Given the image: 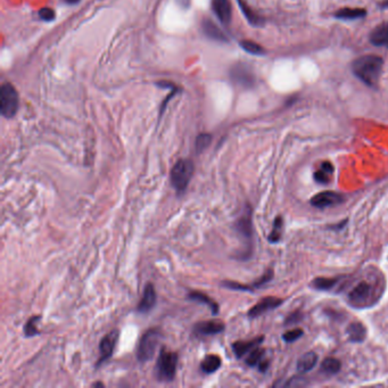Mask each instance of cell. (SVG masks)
<instances>
[{
	"instance_id": "cell-4",
	"label": "cell",
	"mask_w": 388,
	"mask_h": 388,
	"mask_svg": "<svg viewBox=\"0 0 388 388\" xmlns=\"http://www.w3.org/2000/svg\"><path fill=\"white\" fill-rule=\"evenodd\" d=\"M161 340V332L159 329H149L144 334V336L140 340V343L137 349V357L140 362H146L149 361L155 354V349L157 347V344Z\"/></svg>"
},
{
	"instance_id": "cell-20",
	"label": "cell",
	"mask_w": 388,
	"mask_h": 388,
	"mask_svg": "<svg viewBox=\"0 0 388 388\" xmlns=\"http://www.w3.org/2000/svg\"><path fill=\"white\" fill-rule=\"evenodd\" d=\"M188 298L192 299V300H195V302L201 303V304H206V305H208V307H210V309H211L212 313L214 314V315H216V314L219 313L220 309H219L218 304H216L214 300L208 297V296L203 294V292H200V291H190L189 294H188Z\"/></svg>"
},
{
	"instance_id": "cell-35",
	"label": "cell",
	"mask_w": 388,
	"mask_h": 388,
	"mask_svg": "<svg viewBox=\"0 0 388 388\" xmlns=\"http://www.w3.org/2000/svg\"><path fill=\"white\" fill-rule=\"evenodd\" d=\"M320 169L329 174L334 172V166H333L332 163H329V162H323L320 166Z\"/></svg>"
},
{
	"instance_id": "cell-1",
	"label": "cell",
	"mask_w": 388,
	"mask_h": 388,
	"mask_svg": "<svg viewBox=\"0 0 388 388\" xmlns=\"http://www.w3.org/2000/svg\"><path fill=\"white\" fill-rule=\"evenodd\" d=\"M383 65L384 62L379 56L364 55L353 62L352 71L367 86L374 87L382 74Z\"/></svg>"
},
{
	"instance_id": "cell-30",
	"label": "cell",
	"mask_w": 388,
	"mask_h": 388,
	"mask_svg": "<svg viewBox=\"0 0 388 388\" xmlns=\"http://www.w3.org/2000/svg\"><path fill=\"white\" fill-rule=\"evenodd\" d=\"M241 46L244 50L249 52V54H253V55H263L264 54L263 48H262L260 45L254 43V41L244 40L241 43Z\"/></svg>"
},
{
	"instance_id": "cell-39",
	"label": "cell",
	"mask_w": 388,
	"mask_h": 388,
	"mask_svg": "<svg viewBox=\"0 0 388 388\" xmlns=\"http://www.w3.org/2000/svg\"><path fill=\"white\" fill-rule=\"evenodd\" d=\"M65 1H66V3H68V5H73V3L79 2L80 0H65Z\"/></svg>"
},
{
	"instance_id": "cell-8",
	"label": "cell",
	"mask_w": 388,
	"mask_h": 388,
	"mask_svg": "<svg viewBox=\"0 0 388 388\" xmlns=\"http://www.w3.org/2000/svg\"><path fill=\"white\" fill-rule=\"evenodd\" d=\"M344 201V197L335 192H322L311 198V205L317 208H327L336 206Z\"/></svg>"
},
{
	"instance_id": "cell-11",
	"label": "cell",
	"mask_w": 388,
	"mask_h": 388,
	"mask_svg": "<svg viewBox=\"0 0 388 388\" xmlns=\"http://www.w3.org/2000/svg\"><path fill=\"white\" fill-rule=\"evenodd\" d=\"M155 304H156L155 287L153 284L149 283L145 286L143 298L138 304L137 310H138V312H140V313H147V312H149L151 309H153Z\"/></svg>"
},
{
	"instance_id": "cell-14",
	"label": "cell",
	"mask_w": 388,
	"mask_h": 388,
	"mask_svg": "<svg viewBox=\"0 0 388 388\" xmlns=\"http://www.w3.org/2000/svg\"><path fill=\"white\" fill-rule=\"evenodd\" d=\"M231 78L235 80V82L239 83V85L249 87L253 85L254 77L248 68L242 65L235 66L234 70L231 71Z\"/></svg>"
},
{
	"instance_id": "cell-32",
	"label": "cell",
	"mask_w": 388,
	"mask_h": 388,
	"mask_svg": "<svg viewBox=\"0 0 388 388\" xmlns=\"http://www.w3.org/2000/svg\"><path fill=\"white\" fill-rule=\"evenodd\" d=\"M272 278H273V271L271 269H269L268 271H266L264 275L256 281V283L253 284V288H260L262 286H264L265 284H268L269 281H271Z\"/></svg>"
},
{
	"instance_id": "cell-15",
	"label": "cell",
	"mask_w": 388,
	"mask_h": 388,
	"mask_svg": "<svg viewBox=\"0 0 388 388\" xmlns=\"http://www.w3.org/2000/svg\"><path fill=\"white\" fill-rule=\"evenodd\" d=\"M370 41L377 47H388V22L376 26L370 34Z\"/></svg>"
},
{
	"instance_id": "cell-24",
	"label": "cell",
	"mask_w": 388,
	"mask_h": 388,
	"mask_svg": "<svg viewBox=\"0 0 388 388\" xmlns=\"http://www.w3.org/2000/svg\"><path fill=\"white\" fill-rule=\"evenodd\" d=\"M283 227H284V220L281 216H277L273 222V227L271 233H270L268 241L272 244H276L281 239V234H283Z\"/></svg>"
},
{
	"instance_id": "cell-16",
	"label": "cell",
	"mask_w": 388,
	"mask_h": 388,
	"mask_svg": "<svg viewBox=\"0 0 388 388\" xmlns=\"http://www.w3.org/2000/svg\"><path fill=\"white\" fill-rule=\"evenodd\" d=\"M203 31L210 39L221 41V43H227L228 41L226 33H224L215 23H213L210 20H205L203 22Z\"/></svg>"
},
{
	"instance_id": "cell-22",
	"label": "cell",
	"mask_w": 388,
	"mask_h": 388,
	"mask_svg": "<svg viewBox=\"0 0 388 388\" xmlns=\"http://www.w3.org/2000/svg\"><path fill=\"white\" fill-rule=\"evenodd\" d=\"M367 15L366 9L362 8H343L335 14V16L340 20H355V18L364 17Z\"/></svg>"
},
{
	"instance_id": "cell-40",
	"label": "cell",
	"mask_w": 388,
	"mask_h": 388,
	"mask_svg": "<svg viewBox=\"0 0 388 388\" xmlns=\"http://www.w3.org/2000/svg\"><path fill=\"white\" fill-rule=\"evenodd\" d=\"M93 386H94V387H96V386H104V384H102V383H95V384H93Z\"/></svg>"
},
{
	"instance_id": "cell-6",
	"label": "cell",
	"mask_w": 388,
	"mask_h": 388,
	"mask_svg": "<svg viewBox=\"0 0 388 388\" xmlns=\"http://www.w3.org/2000/svg\"><path fill=\"white\" fill-rule=\"evenodd\" d=\"M236 231L242 238V241L247 246L248 253H252V245H253V226H252V211L247 206L242 215L237 220L235 224Z\"/></svg>"
},
{
	"instance_id": "cell-18",
	"label": "cell",
	"mask_w": 388,
	"mask_h": 388,
	"mask_svg": "<svg viewBox=\"0 0 388 388\" xmlns=\"http://www.w3.org/2000/svg\"><path fill=\"white\" fill-rule=\"evenodd\" d=\"M346 333L348 335L349 340L353 341V343H361V341L366 340L367 336L366 327L360 322H354L352 323V325H349Z\"/></svg>"
},
{
	"instance_id": "cell-33",
	"label": "cell",
	"mask_w": 388,
	"mask_h": 388,
	"mask_svg": "<svg viewBox=\"0 0 388 388\" xmlns=\"http://www.w3.org/2000/svg\"><path fill=\"white\" fill-rule=\"evenodd\" d=\"M39 17L43 21L50 22L55 18V11L51 8H43L39 11Z\"/></svg>"
},
{
	"instance_id": "cell-19",
	"label": "cell",
	"mask_w": 388,
	"mask_h": 388,
	"mask_svg": "<svg viewBox=\"0 0 388 388\" xmlns=\"http://www.w3.org/2000/svg\"><path fill=\"white\" fill-rule=\"evenodd\" d=\"M318 355L314 352H309L306 354L302 355L297 361V370L300 374H305V372L311 371L317 364Z\"/></svg>"
},
{
	"instance_id": "cell-13",
	"label": "cell",
	"mask_w": 388,
	"mask_h": 388,
	"mask_svg": "<svg viewBox=\"0 0 388 388\" xmlns=\"http://www.w3.org/2000/svg\"><path fill=\"white\" fill-rule=\"evenodd\" d=\"M264 337L261 336V337H257V338H254L252 340H247V341H236V343L233 344V349H234V353L235 355L238 357V359H241L244 355H246L247 353H249L250 351H253L254 348L257 347V346H260V344L263 341Z\"/></svg>"
},
{
	"instance_id": "cell-38",
	"label": "cell",
	"mask_w": 388,
	"mask_h": 388,
	"mask_svg": "<svg viewBox=\"0 0 388 388\" xmlns=\"http://www.w3.org/2000/svg\"><path fill=\"white\" fill-rule=\"evenodd\" d=\"M297 314H298V313L291 314V318H289L288 320H287V322H288V323H291V322H297L298 320H300V318H302V317H300V314L298 315V317H296V315H297Z\"/></svg>"
},
{
	"instance_id": "cell-12",
	"label": "cell",
	"mask_w": 388,
	"mask_h": 388,
	"mask_svg": "<svg viewBox=\"0 0 388 388\" xmlns=\"http://www.w3.org/2000/svg\"><path fill=\"white\" fill-rule=\"evenodd\" d=\"M213 9L220 21L223 24H229L231 21V15H233V9H231V3L229 0H213Z\"/></svg>"
},
{
	"instance_id": "cell-7",
	"label": "cell",
	"mask_w": 388,
	"mask_h": 388,
	"mask_svg": "<svg viewBox=\"0 0 388 388\" xmlns=\"http://www.w3.org/2000/svg\"><path fill=\"white\" fill-rule=\"evenodd\" d=\"M120 337V332L119 330H113V332L108 333L105 337H102V340L99 343V353L100 356L98 359V362L96 364V367L98 368L101 366L105 361H107L109 357L113 355L114 348H115L116 341Z\"/></svg>"
},
{
	"instance_id": "cell-31",
	"label": "cell",
	"mask_w": 388,
	"mask_h": 388,
	"mask_svg": "<svg viewBox=\"0 0 388 388\" xmlns=\"http://www.w3.org/2000/svg\"><path fill=\"white\" fill-rule=\"evenodd\" d=\"M304 335L303 329L300 328H296V329H292V330H289L286 334L284 335L283 338L285 341H287V343H292V341L299 340L300 337H302Z\"/></svg>"
},
{
	"instance_id": "cell-17",
	"label": "cell",
	"mask_w": 388,
	"mask_h": 388,
	"mask_svg": "<svg viewBox=\"0 0 388 388\" xmlns=\"http://www.w3.org/2000/svg\"><path fill=\"white\" fill-rule=\"evenodd\" d=\"M221 366H222L221 357L215 354H210L201 361L200 370L203 374L210 375V374H214L216 370H219V369L221 368Z\"/></svg>"
},
{
	"instance_id": "cell-29",
	"label": "cell",
	"mask_w": 388,
	"mask_h": 388,
	"mask_svg": "<svg viewBox=\"0 0 388 388\" xmlns=\"http://www.w3.org/2000/svg\"><path fill=\"white\" fill-rule=\"evenodd\" d=\"M212 142V136L210 133H200V135L196 138V151L197 153H203L206 148L210 146Z\"/></svg>"
},
{
	"instance_id": "cell-37",
	"label": "cell",
	"mask_w": 388,
	"mask_h": 388,
	"mask_svg": "<svg viewBox=\"0 0 388 388\" xmlns=\"http://www.w3.org/2000/svg\"><path fill=\"white\" fill-rule=\"evenodd\" d=\"M177 2L182 8H188L190 6V0H177Z\"/></svg>"
},
{
	"instance_id": "cell-28",
	"label": "cell",
	"mask_w": 388,
	"mask_h": 388,
	"mask_svg": "<svg viewBox=\"0 0 388 388\" xmlns=\"http://www.w3.org/2000/svg\"><path fill=\"white\" fill-rule=\"evenodd\" d=\"M41 317L40 315H34V317L30 318L28 321H26L24 326V334L26 337H33L36 335H39L40 332L39 329L37 328V322L40 321Z\"/></svg>"
},
{
	"instance_id": "cell-9",
	"label": "cell",
	"mask_w": 388,
	"mask_h": 388,
	"mask_svg": "<svg viewBox=\"0 0 388 388\" xmlns=\"http://www.w3.org/2000/svg\"><path fill=\"white\" fill-rule=\"evenodd\" d=\"M226 329L224 323L219 320H210V321H201L196 323L194 327L193 334L194 336L197 337H205V336H214V335L221 334Z\"/></svg>"
},
{
	"instance_id": "cell-3",
	"label": "cell",
	"mask_w": 388,
	"mask_h": 388,
	"mask_svg": "<svg viewBox=\"0 0 388 388\" xmlns=\"http://www.w3.org/2000/svg\"><path fill=\"white\" fill-rule=\"evenodd\" d=\"M195 171L194 162L190 159H179L171 170L170 179L178 195L186 192Z\"/></svg>"
},
{
	"instance_id": "cell-21",
	"label": "cell",
	"mask_w": 388,
	"mask_h": 388,
	"mask_svg": "<svg viewBox=\"0 0 388 388\" xmlns=\"http://www.w3.org/2000/svg\"><path fill=\"white\" fill-rule=\"evenodd\" d=\"M369 294H370V286H369V284L366 283V281H362V283H360L349 292V299H351L352 302L359 303L361 300L366 299Z\"/></svg>"
},
{
	"instance_id": "cell-10",
	"label": "cell",
	"mask_w": 388,
	"mask_h": 388,
	"mask_svg": "<svg viewBox=\"0 0 388 388\" xmlns=\"http://www.w3.org/2000/svg\"><path fill=\"white\" fill-rule=\"evenodd\" d=\"M284 300L275 297V296H268V297L260 300L257 304H255L252 309L248 311L249 318H257L261 317L262 314H264L265 312L275 310L277 307H279L283 304Z\"/></svg>"
},
{
	"instance_id": "cell-25",
	"label": "cell",
	"mask_w": 388,
	"mask_h": 388,
	"mask_svg": "<svg viewBox=\"0 0 388 388\" xmlns=\"http://www.w3.org/2000/svg\"><path fill=\"white\" fill-rule=\"evenodd\" d=\"M338 283L336 278H317L312 283V286L319 291H329Z\"/></svg>"
},
{
	"instance_id": "cell-34",
	"label": "cell",
	"mask_w": 388,
	"mask_h": 388,
	"mask_svg": "<svg viewBox=\"0 0 388 388\" xmlns=\"http://www.w3.org/2000/svg\"><path fill=\"white\" fill-rule=\"evenodd\" d=\"M328 174L329 173H327V172H325V171L320 169L314 173V180L319 182V184H325V185L328 184V182L330 181Z\"/></svg>"
},
{
	"instance_id": "cell-36",
	"label": "cell",
	"mask_w": 388,
	"mask_h": 388,
	"mask_svg": "<svg viewBox=\"0 0 388 388\" xmlns=\"http://www.w3.org/2000/svg\"><path fill=\"white\" fill-rule=\"evenodd\" d=\"M299 385H304L302 378H292L289 380L288 384H286V386H299Z\"/></svg>"
},
{
	"instance_id": "cell-23",
	"label": "cell",
	"mask_w": 388,
	"mask_h": 388,
	"mask_svg": "<svg viewBox=\"0 0 388 388\" xmlns=\"http://www.w3.org/2000/svg\"><path fill=\"white\" fill-rule=\"evenodd\" d=\"M341 363L335 357H327L321 364L322 371L327 375H336L340 371Z\"/></svg>"
},
{
	"instance_id": "cell-26",
	"label": "cell",
	"mask_w": 388,
	"mask_h": 388,
	"mask_svg": "<svg viewBox=\"0 0 388 388\" xmlns=\"http://www.w3.org/2000/svg\"><path fill=\"white\" fill-rule=\"evenodd\" d=\"M263 356H264V349L260 348L257 346V347H255L253 351H250L248 353V356H247L245 362L248 364L249 367H255V366L258 367V364L263 361Z\"/></svg>"
},
{
	"instance_id": "cell-27",
	"label": "cell",
	"mask_w": 388,
	"mask_h": 388,
	"mask_svg": "<svg viewBox=\"0 0 388 388\" xmlns=\"http://www.w3.org/2000/svg\"><path fill=\"white\" fill-rule=\"evenodd\" d=\"M238 3H239V7H241L242 11V13H244V15L246 16L247 21H248L250 24L256 25V26L262 24L261 18L258 17L255 13H253L252 9H250L249 7L246 5V3L242 1V0H238Z\"/></svg>"
},
{
	"instance_id": "cell-5",
	"label": "cell",
	"mask_w": 388,
	"mask_h": 388,
	"mask_svg": "<svg viewBox=\"0 0 388 388\" xmlns=\"http://www.w3.org/2000/svg\"><path fill=\"white\" fill-rule=\"evenodd\" d=\"M18 109L17 91L10 83H5L0 89V111L7 119L13 117Z\"/></svg>"
},
{
	"instance_id": "cell-2",
	"label": "cell",
	"mask_w": 388,
	"mask_h": 388,
	"mask_svg": "<svg viewBox=\"0 0 388 388\" xmlns=\"http://www.w3.org/2000/svg\"><path fill=\"white\" fill-rule=\"evenodd\" d=\"M178 367V354L171 352L166 347H162L159 352L157 363L155 367V375L158 382L170 383L174 380Z\"/></svg>"
}]
</instances>
